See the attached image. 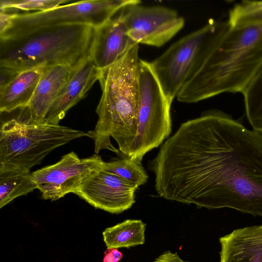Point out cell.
Returning a JSON list of instances; mask_svg holds the SVG:
<instances>
[{
    "instance_id": "6da1fadb",
    "label": "cell",
    "mask_w": 262,
    "mask_h": 262,
    "mask_svg": "<svg viewBox=\"0 0 262 262\" xmlns=\"http://www.w3.org/2000/svg\"><path fill=\"white\" fill-rule=\"evenodd\" d=\"M147 168L164 199L262 217V133L222 111L182 123Z\"/></svg>"
},
{
    "instance_id": "7a4b0ae2",
    "label": "cell",
    "mask_w": 262,
    "mask_h": 262,
    "mask_svg": "<svg viewBox=\"0 0 262 262\" xmlns=\"http://www.w3.org/2000/svg\"><path fill=\"white\" fill-rule=\"evenodd\" d=\"M262 65V24L230 27L177 96L193 103L242 93Z\"/></svg>"
},
{
    "instance_id": "3957f363",
    "label": "cell",
    "mask_w": 262,
    "mask_h": 262,
    "mask_svg": "<svg viewBox=\"0 0 262 262\" xmlns=\"http://www.w3.org/2000/svg\"><path fill=\"white\" fill-rule=\"evenodd\" d=\"M139 48L135 43L121 58L102 71L98 121L87 136L95 152L108 149L129 158L138 128L139 107Z\"/></svg>"
},
{
    "instance_id": "277c9868",
    "label": "cell",
    "mask_w": 262,
    "mask_h": 262,
    "mask_svg": "<svg viewBox=\"0 0 262 262\" xmlns=\"http://www.w3.org/2000/svg\"><path fill=\"white\" fill-rule=\"evenodd\" d=\"M94 32L90 25L69 24L0 39V67L20 72L59 64L76 67L90 56Z\"/></svg>"
},
{
    "instance_id": "5b68a950",
    "label": "cell",
    "mask_w": 262,
    "mask_h": 262,
    "mask_svg": "<svg viewBox=\"0 0 262 262\" xmlns=\"http://www.w3.org/2000/svg\"><path fill=\"white\" fill-rule=\"evenodd\" d=\"M24 115L1 121L0 168L30 170L56 148L88 135L69 127L35 122Z\"/></svg>"
},
{
    "instance_id": "8992f818",
    "label": "cell",
    "mask_w": 262,
    "mask_h": 262,
    "mask_svg": "<svg viewBox=\"0 0 262 262\" xmlns=\"http://www.w3.org/2000/svg\"><path fill=\"white\" fill-rule=\"evenodd\" d=\"M228 21L211 18L172 44L150 62L168 100H173L230 28Z\"/></svg>"
},
{
    "instance_id": "52a82bcc",
    "label": "cell",
    "mask_w": 262,
    "mask_h": 262,
    "mask_svg": "<svg viewBox=\"0 0 262 262\" xmlns=\"http://www.w3.org/2000/svg\"><path fill=\"white\" fill-rule=\"evenodd\" d=\"M139 107L137 133L129 159L141 162L149 151L161 146L172 131L170 102L150 62L140 59Z\"/></svg>"
},
{
    "instance_id": "ba28073f",
    "label": "cell",
    "mask_w": 262,
    "mask_h": 262,
    "mask_svg": "<svg viewBox=\"0 0 262 262\" xmlns=\"http://www.w3.org/2000/svg\"><path fill=\"white\" fill-rule=\"evenodd\" d=\"M141 2L139 0H86L70 3L48 11L8 13L9 23L0 33V39L18 36L40 28L64 25L84 24L96 28L123 8Z\"/></svg>"
},
{
    "instance_id": "9c48e42d",
    "label": "cell",
    "mask_w": 262,
    "mask_h": 262,
    "mask_svg": "<svg viewBox=\"0 0 262 262\" xmlns=\"http://www.w3.org/2000/svg\"><path fill=\"white\" fill-rule=\"evenodd\" d=\"M141 3L120 10L127 34L135 43L160 47L183 28L185 20L176 10L162 6H143Z\"/></svg>"
},
{
    "instance_id": "30bf717a",
    "label": "cell",
    "mask_w": 262,
    "mask_h": 262,
    "mask_svg": "<svg viewBox=\"0 0 262 262\" xmlns=\"http://www.w3.org/2000/svg\"><path fill=\"white\" fill-rule=\"evenodd\" d=\"M104 163L98 154L80 158L71 151L57 163L32 172V179L43 199L55 201L74 193L86 178L102 169Z\"/></svg>"
},
{
    "instance_id": "8fae6325",
    "label": "cell",
    "mask_w": 262,
    "mask_h": 262,
    "mask_svg": "<svg viewBox=\"0 0 262 262\" xmlns=\"http://www.w3.org/2000/svg\"><path fill=\"white\" fill-rule=\"evenodd\" d=\"M137 188L102 169L86 178L73 193L96 209L119 214L135 203Z\"/></svg>"
},
{
    "instance_id": "7c38bea8",
    "label": "cell",
    "mask_w": 262,
    "mask_h": 262,
    "mask_svg": "<svg viewBox=\"0 0 262 262\" xmlns=\"http://www.w3.org/2000/svg\"><path fill=\"white\" fill-rule=\"evenodd\" d=\"M102 71L93 62L90 56L77 65L69 80L61 89L48 110L44 123L59 125L67 112L85 95L97 80Z\"/></svg>"
},
{
    "instance_id": "4fadbf2b",
    "label": "cell",
    "mask_w": 262,
    "mask_h": 262,
    "mask_svg": "<svg viewBox=\"0 0 262 262\" xmlns=\"http://www.w3.org/2000/svg\"><path fill=\"white\" fill-rule=\"evenodd\" d=\"M135 43L127 35L120 13L95 28L90 57L103 71L121 58Z\"/></svg>"
},
{
    "instance_id": "5bb4252c",
    "label": "cell",
    "mask_w": 262,
    "mask_h": 262,
    "mask_svg": "<svg viewBox=\"0 0 262 262\" xmlns=\"http://www.w3.org/2000/svg\"><path fill=\"white\" fill-rule=\"evenodd\" d=\"M76 67L59 64L45 69L29 103L24 108L30 119L43 122L48 110Z\"/></svg>"
},
{
    "instance_id": "9a60e30c",
    "label": "cell",
    "mask_w": 262,
    "mask_h": 262,
    "mask_svg": "<svg viewBox=\"0 0 262 262\" xmlns=\"http://www.w3.org/2000/svg\"><path fill=\"white\" fill-rule=\"evenodd\" d=\"M220 243V262H262V225L235 229Z\"/></svg>"
},
{
    "instance_id": "2e32d148",
    "label": "cell",
    "mask_w": 262,
    "mask_h": 262,
    "mask_svg": "<svg viewBox=\"0 0 262 262\" xmlns=\"http://www.w3.org/2000/svg\"><path fill=\"white\" fill-rule=\"evenodd\" d=\"M45 69L23 71L0 90V111L9 113L29 103Z\"/></svg>"
},
{
    "instance_id": "e0dca14e",
    "label": "cell",
    "mask_w": 262,
    "mask_h": 262,
    "mask_svg": "<svg viewBox=\"0 0 262 262\" xmlns=\"http://www.w3.org/2000/svg\"><path fill=\"white\" fill-rule=\"evenodd\" d=\"M146 224L140 220L128 219L102 232L107 249L129 248L145 243Z\"/></svg>"
},
{
    "instance_id": "ac0fdd59",
    "label": "cell",
    "mask_w": 262,
    "mask_h": 262,
    "mask_svg": "<svg viewBox=\"0 0 262 262\" xmlns=\"http://www.w3.org/2000/svg\"><path fill=\"white\" fill-rule=\"evenodd\" d=\"M37 189L29 170L0 168V208Z\"/></svg>"
},
{
    "instance_id": "d6986e66",
    "label": "cell",
    "mask_w": 262,
    "mask_h": 262,
    "mask_svg": "<svg viewBox=\"0 0 262 262\" xmlns=\"http://www.w3.org/2000/svg\"><path fill=\"white\" fill-rule=\"evenodd\" d=\"M242 94L249 122L253 130L262 133V65Z\"/></svg>"
},
{
    "instance_id": "ffe728a7",
    "label": "cell",
    "mask_w": 262,
    "mask_h": 262,
    "mask_svg": "<svg viewBox=\"0 0 262 262\" xmlns=\"http://www.w3.org/2000/svg\"><path fill=\"white\" fill-rule=\"evenodd\" d=\"M102 169L117 176L137 189L148 179L147 173L141 162L126 157H121L120 159L105 162Z\"/></svg>"
},
{
    "instance_id": "44dd1931",
    "label": "cell",
    "mask_w": 262,
    "mask_h": 262,
    "mask_svg": "<svg viewBox=\"0 0 262 262\" xmlns=\"http://www.w3.org/2000/svg\"><path fill=\"white\" fill-rule=\"evenodd\" d=\"M227 21L231 27L262 24V1H243L235 5Z\"/></svg>"
},
{
    "instance_id": "7402d4cb",
    "label": "cell",
    "mask_w": 262,
    "mask_h": 262,
    "mask_svg": "<svg viewBox=\"0 0 262 262\" xmlns=\"http://www.w3.org/2000/svg\"><path fill=\"white\" fill-rule=\"evenodd\" d=\"M71 2V0H1L0 12L9 14L41 12Z\"/></svg>"
},
{
    "instance_id": "603a6c76",
    "label": "cell",
    "mask_w": 262,
    "mask_h": 262,
    "mask_svg": "<svg viewBox=\"0 0 262 262\" xmlns=\"http://www.w3.org/2000/svg\"><path fill=\"white\" fill-rule=\"evenodd\" d=\"M19 73L11 69L0 67V90L7 85Z\"/></svg>"
},
{
    "instance_id": "cb8c5ba5",
    "label": "cell",
    "mask_w": 262,
    "mask_h": 262,
    "mask_svg": "<svg viewBox=\"0 0 262 262\" xmlns=\"http://www.w3.org/2000/svg\"><path fill=\"white\" fill-rule=\"evenodd\" d=\"M153 262H189L182 260L177 252L172 253L170 251L164 252L157 257Z\"/></svg>"
},
{
    "instance_id": "d4e9b609",
    "label": "cell",
    "mask_w": 262,
    "mask_h": 262,
    "mask_svg": "<svg viewBox=\"0 0 262 262\" xmlns=\"http://www.w3.org/2000/svg\"><path fill=\"white\" fill-rule=\"evenodd\" d=\"M123 255L117 249H108L104 252L103 262H118Z\"/></svg>"
}]
</instances>
